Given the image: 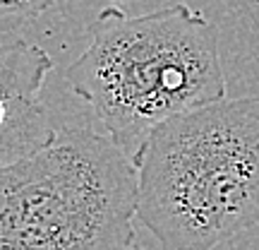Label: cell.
Instances as JSON below:
<instances>
[{"label": "cell", "instance_id": "6da1fadb", "mask_svg": "<svg viewBox=\"0 0 259 250\" xmlns=\"http://www.w3.org/2000/svg\"><path fill=\"white\" fill-rule=\"evenodd\" d=\"M137 219L163 250H216L259 224V96L178 113L135 154Z\"/></svg>", "mask_w": 259, "mask_h": 250}, {"label": "cell", "instance_id": "3957f363", "mask_svg": "<svg viewBox=\"0 0 259 250\" xmlns=\"http://www.w3.org/2000/svg\"><path fill=\"white\" fill-rule=\"evenodd\" d=\"M135 157L89 128H56L0 168V250H132Z\"/></svg>", "mask_w": 259, "mask_h": 250}, {"label": "cell", "instance_id": "277c9868", "mask_svg": "<svg viewBox=\"0 0 259 250\" xmlns=\"http://www.w3.org/2000/svg\"><path fill=\"white\" fill-rule=\"evenodd\" d=\"M53 70V58L24 39H3L0 48V135L3 164L41 147L56 125L38 101V92Z\"/></svg>", "mask_w": 259, "mask_h": 250}, {"label": "cell", "instance_id": "5b68a950", "mask_svg": "<svg viewBox=\"0 0 259 250\" xmlns=\"http://www.w3.org/2000/svg\"><path fill=\"white\" fill-rule=\"evenodd\" d=\"M58 0H0V37L12 39Z\"/></svg>", "mask_w": 259, "mask_h": 250}, {"label": "cell", "instance_id": "7a4b0ae2", "mask_svg": "<svg viewBox=\"0 0 259 250\" xmlns=\"http://www.w3.org/2000/svg\"><path fill=\"white\" fill-rule=\"evenodd\" d=\"M67 84L135 157L163 121L226 99L219 29L185 3L147 15L106 8Z\"/></svg>", "mask_w": 259, "mask_h": 250}, {"label": "cell", "instance_id": "8992f818", "mask_svg": "<svg viewBox=\"0 0 259 250\" xmlns=\"http://www.w3.org/2000/svg\"><path fill=\"white\" fill-rule=\"evenodd\" d=\"M118 3H130V0H118Z\"/></svg>", "mask_w": 259, "mask_h": 250}]
</instances>
